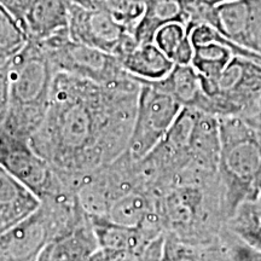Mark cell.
Returning a JSON list of instances; mask_svg holds the SVG:
<instances>
[{
    "mask_svg": "<svg viewBox=\"0 0 261 261\" xmlns=\"http://www.w3.org/2000/svg\"><path fill=\"white\" fill-rule=\"evenodd\" d=\"M144 12L133 31L138 44L154 42L156 32L162 25L179 22L188 28L197 24V16L203 0H143Z\"/></svg>",
    "mask_w": 261,
    "mask_h": 261,
    "instance_id": "cell-13",
    "label": "cell"
},
{
    "mask_svg": "<svg viewBox=\"0 0 261 261\" xmlns=\"http://www.w3.org/2000/svg\"><path fill=\"white\" fill-rule=\"evenodd\" d=\"M27 41L23 29L4 8L0 6V47L17 50Z\"/></svg>",
    "mask_w": 261,
    "mask_h": 261,
    "instance_id": "cell-25",
    "label": "cell"
},
{
    "mask_svg": "<svg viewBox=\"0 0 261 261\" xmlns=\"http://www.w3.org/2000/svg\"><path fill=\"white\" fill-rule=\"evenodd\" d=\"M86 217L74 195L41 200L37 211L0 236V261H38L47 243Z\"/></svg>",
    "mask_w": 261,
    "mask_h": 261,
    "instance_id": "cell-5",
    "label": "cell"
},
{
    "mask_svg": "<svg viewBox=\"0 0 261 261\" xmlns=\"http://www.w3.org/2000/svg\"><path fill=\"white\" fill-rule=\"evenodd\" d=\"M163 261H236L220 240L213 243L195 244L182 242L166 234Z\"/></svg>",
    "mask_w": 261,
    "mask_h": 261,
    "instance_id": "cell-20",
    "label": "cell"
},
{
    "mask_svg": "<svg viewBox=\"0 0 261 261\" xmlns=\"http://www.w3.org/2000/svg\"><path fill=\"white\" fill-rule=\"evenodd\" d=\"M18 48H17V50H18ZM15 51L16 50H9V48H2V47H0V62L6 60V58H9L12 54H14Z\"/></svg>",
    "mask_w": 261,
    "mask_h": 261,
    "instance_id": "cell-30",
    "label": "cell"
},
{
    "mask_svg": "<svg viewBox=\"0 0 261 261\" xmlns=\"http://www.w3.org/2000/svg\"><path fill=\"white\" fill-rule=\"evenodd\" d=\"M138 106L126 151L142 160L161 142L182 107L154 81L140 80Z\"/></svg>",
    "mask_w": 261,
    "mask_h": 261,
    "instance_id": "cell-9",
    "label": "cell"
},
{
    "mask_svg": "<svg viewBox=\"0 0 261 261\" xmlns=\"http://www.w3.org/2000/svg\"><path fill=\"white\" fill-rule=\"evenodd\" d=\"M190 40V31L187 25L179 22L162 25L156 32L154 42L168 58L174 60L175 55L182 47L185 42Z\"/></svg>",
    "mask_w": 261,
    "mask_h": 261,
    "instance_id": "cell-24",
    "label": "cell"
},
{
    "mask_svg": "<svg viewBox=\"0 0 261 261\" xmlns=\"http://www.w3.org/2000/svg\"><path fill=\"white\" fill-rule=\"evenodd\" d=\"M0 166L41 200L71 194L55 169L27 140L0 128Z\"/></svg>",
    "mask_w": 261,
    "mask_h": 261,
    "instance_id": "cell-10",
    "label": "cell"
},
{
    "mask_svg": "<svg viewBox=\"0 0 261 261\" xmlns=\"http://www.w3.org/2000/svg\"><path fill=\"white\" fill-rule=\"evenodd\" d=\"M40 198L0 166V236L29 217Z\"/></svg>",
    "mask_w": 261,
    "mask_h": 261,
    "instance_id": "cell-14",
    "label": "cell"
},
{
    "mask_svg": "<svg viewBox=\"0 0 261 261\" xmlns=\"http://www.w3.org/2000/svg\"><path fill=\"white\" fill-rule=\"evenodd\" d=\"M155 196L163 232L182 242H217L230 219L219 174L205 182L174 185Z\"/></svg>",
    "mask_w": 261,
    "mask_h": 261,
    "instance_id": "cell-2",
    "label": "cell"
},
{
    "mask_svg": "<svg viewBox=\"0 0 261 261\" xmlns=\"http://www.w3.org/2000/svg\"><path fill=\"white\" fill-rule=\"evenodd\" d=\"M219 174L230 218L243 202L254 201L261 173V140L243 117L219 116Z\"/></svg>",
    "mask_w": 261,
    "mask_h": 261,
    "instance_id": "cell-4",
    "label": "cell"
},
{
    "mask_svg": "<svg viewBox=\"0 0 261 261\" xmlns=\"http://www.w3.org/2000/svg\"><path fill=\"white\" fill-rule=\"evenodd\" d=\"M254 202H256V203L261 207V173L259 178H257V181L255 185V196H254Z\"/></svg>",
    "mask_w": 261,
    "mask_h": 261,
    "instance_id": "cell-29",
    "label": "cell"
},
{
    "mask_svg": "<svg viewBox=\"0 0 261 261\" xmlns=\"http://www.w3.org/2000/svg\"><path fill=\"white\" fill-rule=\"evenodd\" d=\"M142 84L129 75L97 84L57 71L50 104L29 144L62 179H74L127 150Z\"/></svg>",
    "mask_w": 261,
    "mask_h": 261,
    "instance_id": "cell-1",
    "label": "cell"
},
{
    "mask_svg": "<svg viewBox=\"0 0 261 261\" xmlns=\"http://www.w3.org/2000/svg\"><path fill=\"white\" fill-rule=\"evenodd\" d=\"M110 12L117 21L125 24L130 32L135 31L144 12L143 0H89Z\"/></svg>",
    "mask_w": 261,
    "mask_h": 261,
    "instance_id": "cell-23",
    "label": "cell"
},
{
    "mask_svg": "<svg viewBox=\"0 0 261 261\" xmlns=\"http://www.w3.org/2000/svg\"><path fill=\"white\" fill-rule=\"evenodd\" d=\"M238 116L243 117V119L252 126V128L255 130L257 137H259L261 140V99Z\"/></svg>",
    "mask_w": 261,
    "mask_h": 261,
    "instance_id": "cell-28",
    "label": "cell"
},
{
    "mask_svg": "<svg viewBox=\"0 0 261 261\" xmlns=\"http://www.w3.org/2000/svg\"><path fill=\"white\" fill-rule=\"evenodd\" d=\"M45 51L55 70L97 84H113L129 76L119 58L70 38L68 29L37 41Z\"/></svg>",
    "mask_w": 261,
    "mask_h": 261,
    "instance_id": "cell-7",
    "label": "cell"
},
{
    "mask_svg": "<svg viewBox=\"0 0 261 261\" xmlns=\"http://www.w3.org/2000/svg\"><path fill=\"white\" fill-rule=\"evenodd\" d=\"M166 234L140 250H113L99 248L90 261H163Z\"/></svg>",
    "mask_w": 261,
    "mask_h": 261,
    "instance_id": "cell-22",
    "label": "cell"
},
{
    "mask_svg": "<svg viewBox=\"0 0 261 261\" xmlns=\"http://www.w3.org/2000/svg\"><path fill=\"white\" fill-rule=\"evenodd\" d=\"M205 24L234 44L261 55V0H233L213 6Z\"/></svg>",
    "mask_w": 261,
    "mask_h": 261,
    "instance_id": "cell-12",
    "label": "cell"
},
{
    "mask_svg": "<svg viewBox=\"0 0 261 261\" xmlns=\"http://www.w3.org/2000/svg\"><path fill=\"white\" fill-rule=\"evenodd\" d=\"M54 65L37 41L27 40L9 58V108L4 127L29 142L44 121L54 85Z\"/></svg>",
    "mask_w": 261,
    "mask_h": 261,
    "instance_id": "cell-3",
    "label": "cell"
},
{
    "mask_svg": "<svg viewBox=\"0 0 261 261\" xmlns=\"http://www.w3.org/2000/svg\"><path fill=\"white\" fill-rule=\"evenodd\" d=\"M68 184L90 218H103L123 196L139 188L148 189L138 161L130 158L127 151L107 165L70 179Z\"/></svg>",
    "mask_w": 261,
    "mask_h": 261,
    "instance_id": "cell-6",
    "label": "cell"
},
{
    "mask_svg": "<svg viewBox=\"0 0 261 261\" xmlns=\"http://www.w3.org/2000/svg\"><path fill=\"white\" fill-rule=\"evenodd\" d=\"M9 58L0 62V128L4 127L9 108Z\"/></svg>",
    "mask_w": 261,
    "mask_h": 261,
    "instance_id": "cell-26",
    "label": "cell"
},
{
    "mask_svg": "<svg viewBox=\"0 0 261 261\" xmlns=\"http://www.w3.org/2000/svg\"><path fill=\"white\" fill-rule=\"evenodd\" d=\"M32 0H0V6L9 12L24 32V21Z\"/></svg>",
    "mask_w": 261,
    "mask_h": 261,
    "instance_id": "cell-27",
    "label": "cell"
},
{
    "mask_svg": "<svg viewBox=\"0 0 261 261\" xmlns=\"http://www.w3.org/2000/svg\"><path fill=\"white\" fill-rule=\"evenodd\" d=\"M117 58L127 73L145 81L165 79L175 65L155 42L133 45Z\"/></svg>",
    "mask_w": 261,
    "mask_h": 261,
    "instance_id": "cell-19",
    "label": "cell"
},
{
    "mask_svg": "<svg viewBox=\"0 0 261 261\" xmlns=\"http://www.w3.org/2000/svg\"><path fill=\"white\" fill-rule=\"evenodd\" d=\"M201 80L218 117L241 115L261 99V64L250 58L234 55L217 80Z\"/></svg>",
    "mask_w": 261,
    "mask_h": 261,
    "instance_id": "cell-8",
    "label": "cell"
},
{
    "mask_svg": "<svg viewBox=\"0 0 261 261\" xmlns=\"http://www.w3.org/2000/svg\"><path fill=\"white\" fill-rule=\"evenodd\" d=\"M98 249L99 243L91 218L87 215L70 232L47 243L38 261H90Z\"/></svg>",
    "mask_w": 261,
    "mask_h": 261,
    "instance_id": "cell-15",
    "label": "cell"
},
{
    "mask_svg": "<svg viewBox=\"0 0 261 261\" xmlns=\"http://www.w3.org/2000/svg\"><path fill=\"white\" fill-rule=\"evenodd\" d=\"M182 108H194L211 114L210 98L204 93L200 74L191 64H175L165 79L154 81Z\"/></svg>",
    "mask_w": 261,
    "mask_h": 261,
    "instance_id": "cell-18",
    "label": "cell"
},
{
    "mask_svg": "<svg viewBox=\"0 0 261 261\" xmlns=\"http://www.w3.org/2000/svg\"><path fill=\"white\" fill-rule=\"evenodd\" d=\"M71 0H32L24 21L27 40L41 41L68 29Z\"/></svg>",
    "mask_w": 261,
    "mask_h": 261,
    "instance_id": "cell-16",
    "label": "cell"
},
{
    "mask_svg": "<svg viewBox=\"0 0 261 261\" xmlns=\"http://www.w3.org/2000/svg\"><path fill=\"white\" fill-rule=\"evenodd\" d=\"M68 33L73 40L116 57L138 44L125 24L89 0H71Z\"/></svg>",
    "mask_w": 261,
    "mask_h": 261,
    "instance_id": "cell-11",
    "label": "cell"
},
{
    "mask_svg": "<svg viewBox=\"0 0 261 261\" xmlns=\"http://www.w3.org/2000/svg\"><path fill=\"white\" fill-rule=\"evenodd\" d=\"M99 248L113 250H140L165 232L150 226H125L102 218H91Z\"/></svg>",
    "mask_w": 261,
    "mask_h": 261,
    "instance_id": "cell-17",
    "label": "cell"
},
{
    "mask_svg": "<svg viewBox=\"0 0 261 261\" xmlns=\"http://www.w3.org/2000/svg\"><path fill=\"white\" fill-rule=\"evenodd\" d=\"M226 228L261 253V207L256 202H243L228 219Z\"/></svg>",
    "mask_w": 261,
    "mask_h": 261,
    "instance_id": "cell-21",
    "label": "cell"
}]
</instances>
